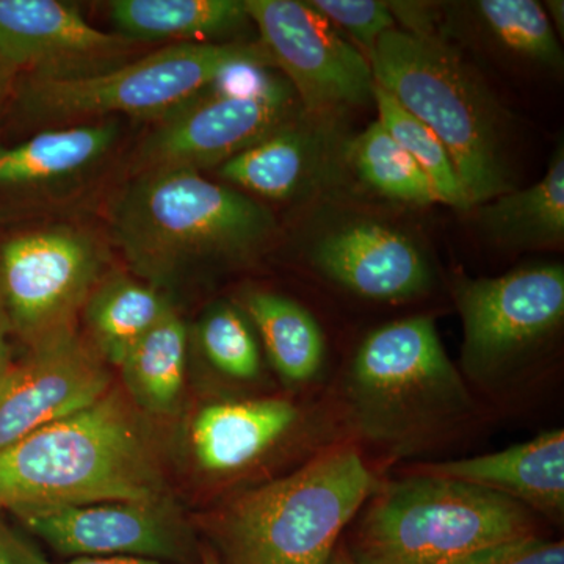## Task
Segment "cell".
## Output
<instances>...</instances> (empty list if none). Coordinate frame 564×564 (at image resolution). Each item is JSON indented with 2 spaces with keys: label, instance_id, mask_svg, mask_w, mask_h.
I'll list each match as a JSON object with an SVG mask.
<instances>
[{
  "label": "cell",
  "instance_id": "30",
  "mask_svg": "<svg viewBox=\"0 0 564 564\" xmlns=\"http://www.w3.org/2000/svg\"><path fill=\"white\" fill-rule=\"evenodd\" d=\"M456 564H564V544L527 534L475 552Z\"/></svg>",
  "mask_w": 564,
  "mask_h": 564
},
{
  "label": "cell",
  "instance_id": "33",
  "mask_svg": "<svg viewBox=\"0 0 564 564\" xmlns=\"http://www.w3.org/2000/svg\"><path fill=\"white\" fill-rule=\"evenodd\" d=\"M46 564H174L161 560L139 558V556H96V558H76L73 562Z\"/></svg>",
  "mask_w": 564,
  "mask_h": 564
},
{
  "label": "cell",
  "instance_id": "9",
  "mask_svg": "<svg viewBox=\"0 0 564 564\" xmlns=\"http://www.w3.org/2000/svg\"><path fill=\"white\" fill-rule=\"evenodd\" d=\"M291 85L270 79L252 90L210 87L154 122L129 158L128 180L144 173L198 172L226 161L293 118Z\"/></svg>",
  "mask_w": 564,
  "mask_h": 564
},
{
  "label": "cell",
  "instance_id": "10",
  "mask_svg": "<svg viewBox=\"0 0 564 564\" xmlns=\"http://www.w3.org/2000/svg\"><path fill=\"white\" fill-rule=\"evenodd\" d=\"M467 373L492 378L551 336L564 318L562 265H533L499 278H459Z\"/></svg>",
  "mask_w": 564,
  "mask_h": 564
},
{
  "label": "cell",
  "instance_id": "5",
  "mask_svg": "<svg viewBox=\"0 0 564 564\" xmlns=\"http://www.w3.org/2000/svg\"><path fill=\"white\" fill-rule=\"evenodd\" d=\"M369 63L375 84L443 141L470 207L513 191L499 106L458 51L436 35L392 29Z\"/></svg>",
  "mask_w": 564,
  "mask_h": 564
},
{
  "label": "cell",
  "instance_id": "8",
  "mask_svg": "<svg viewBox=\"0 0 564 564\" xmlns=\"http://www.w3.org/2000/svg\"><path fill=\"white\" fill-rule=\"evenodd\" d=\"M106 263L102 240L73 223L10 237L0 245V306L11 334L31 347L76 329Z\"/></svg>",
  "mask_w": 564,
  "mask_h": 564
},
{
  "label": "cell",
  "instance_id": "35",
  "mask_svg": "<svg viewBox=\"0 0 564 564\" xmlns=\"http://www.w3.org/2000/svg\"><path fill=\"white\" fill-rule=\"evenodd\" d=\"M14 77H17V73L0 58V95H9Z\"/></svg>",
  "mask_w": 564,
  "mask_h": 564
},
{
  "label": "cell",
  "instance_id": "24",
  "mask_svg": "<svg viewBox=\"0 0 564 564\" xmlns=\"http://www.w3.org/2000/svg\"><path fill=\"white\" fill-rule=\"evenodd\" d=\"M242 313L261 336L267 355L288 383L314 380L325 361V339L317 321L302 304L280 293L250 291Z\"/></svg>",
  "mask_w": 564,
  "mask_h": 564
},
{
  "label": "cell",
  "instance_id": "14",
  "mask_svg": "<svg viewBox=\"0 0 564 564\" xmlns=\"http://www.w3.org/2000/svg\"><path fill=\"white\" fill-rule=\"evenodd\" d=\"M109 367L77 329L31 345L0 384V451L110 391Z\"/></svg>",
  "mask_w": 564,
  "mask_h": 564
},
{
  "label": "cell",
  "instance_id": "38",
  "mask_svg": "<svg viewBox=\"0 0 564 564\" xmlns=\"http://www.w3.org/2000/svg\"><path fill=\"white\" fill-rule=\"evenodd\" d=\"M7 95H0V106H2L3 99H6Z\"/></svg>",
  "mask_w": 564,
  "mask_h": 564
},
{
  "label": "cell",
  "instance_id": "25",
  "mask_svg": "<svg viewBox=\"0 0 564 564\" xmlns=\"http://www.w3.org/2000/svg\"><path fill=\"white\" fill-rule=\"evenodd\" d=\"M350 158L361 180L386 198L417 206L441 203L433 182L380 121L356 137Z\"/></svg>",
  "mask_w": 564,
  "mask_h": 564
},
{
  "label": "cell",
  "instance_id": "7",
  "mask_svg": "<svg viewBox=\"0 0 564 564\" xmlns=\"http://www.w3.org/2000/svg\"><path fill=\"white\" fill-rule=\"evenodd\" d=\"M243 65L274 68L261 41L172 44L84 79H25L20 107L44 129L118 117L155 122L209 90L226 70Z\"/></svg>",
  "mask_w": 564,
  "mask_h": 564
},
{
  "label": "cell",
  "instance_id": "1",
  "mask_svg": "<svg viewBox=\"0 0 564 564\" xmlns=\"http://www.w3.org/2000/svg\"><path fill=\"white\" fill-rule=\"evenodd\" d=\"M107 218L133 276L162 292L196 270L256 258L276 229L258 199L182 170L129 177Z\"/></svg>",
  "mask_w": 564,
  "mask_h": 564
},
{
  "label": "cell",
  "instance_id": "19",
  "mask_svg": "<svg viewBox=\"0 0 564 564\" xmlns=\"http://www.w3.org/2000/svg\"><path fill=\"white\" fill-rule=\"evenodd\" d=\"M322 158L317 131L292 118L265 139L223 163L217 173L226 184L247 195L289 202L313 184Z\"/></svg>",
  "mask_w": 564,
  "mask_h": 564
},
{
  "label": "cell",
  "instance_id": "36",
  "mask_svg": "<svg viewBox=\"0 0 564 564\" xmlns=\"http://www.w3.org/2000/svg\"><path fill=\"white\" fill-rule=\"evenodd\" d=\"M332 564H355L348 555L347 549H336L332 560Z\"/></svg>",
  "mask_w": 564,
  "mask_h": 564
},
{
  "label": "cell",
  "instance_id": "26",
  "mask_svg": "<svg viewBox=\"0 0 564 564\" xmlns=\"http://www.w3.org/2000/svg\"><path fill=\"white\" fill-rule=\"evenodd\" d=\"M372 98L378 110V121L430 177L441 203L456 209H470L454 162L440 137L414 115L404 110L388 91L378 87L377 84H373Z\"/></svg>",
  "mask_w": 564,
  "mask_h": 564
},
{
  "label": "cell",
  "instance_id": "21",
  "mask_svg": "<svg viewBox=\"0 0 564 564\" xmlns=\"http://www.w3.org/2000/svg\"><path fill=\"white\" fill-rule=\"evenodd\" d=\"M170 306L154 285L126 273L106 274L82 310L85 339L107 366L120 367Z\"/></svg>",
  "mask_w": 564,
  "mask_h": 564
},
{
  "label": "cell",
  "instance_id": "34",
  "mask_svg": "<svg viewBox=\"0 0 564 564\" xmlns=\"http://www.w3.org/2000/svg\"><path fill=\"white\" fill-rule=\"evenodd\" d=\"M545 9L549 10V20H554L555 22V33H560V36H563L564 31V3L563 0H547L545 2Z\"/></svg>",
  "mask_w": 564,
  "mask_h": 564
},
{
  "label": "cell",
  "instance_id": "13",
  "mask_svg": "<svg viewBox=\"0 0 564 564\" xmlns=\"http://www.w3.org/2000/svg\"><path fill=\"white\" fill-rule=\"evenodd\" d=\"M139 44L93 28L61 0H0V58L25 79L96 76L132 61Z\"/></svg>",
  "mask_w": 564,
  "mask_h": 564
},
{
  "label": "cell",
  "instance_id": "11",
  "mask_svg": "<svg viewBox=\"0 0 564 564\" xmlns=\"http://www.w3.org/2000/svg\"><path fill=\"white\" fill-rule=\"evenodd\" d=\"M259 41L288 74L310 113L372 98L373 76L362 52L302 0H245Z\"/></svg>",
  "mask_w": 564,
  "mask_h": 564
},
{
  "label": "cell",
  "instance_id": "15",
  "mask_svg": "<svg viewBox=\"0 0 564 564\" xmlns=\"http://www.w3.org/2000/svg\"><path fill=\"white\" fill-rule=\"evenodd\" d=\"M313 261L329 280L375 302H406L432 284L417 247L378 223H351L326 234L314 247Z\"/></svg>",
  "mask_w": 564,
  "mask_h": 564
},
{
  "label": "cell",
  "instance_id": "18",
  "mask_svg": "<svg viewBox=\"0 0 564 564\" xmlns=\"http://www.w3.org/2000/svg\"><path fill=\"white\" fill-rule=\"evenodd\" d=\"M300 421L299 406L288 400H231L206 404L193 419V456L206 473H242L295 432Z\"/></svg>",
  "mask_w": 564,
  "mask_h": 564
},
{
  "label": "cell",
  "instance_id": "6",
  "mask_svg": "<svg viewBox=\"0 0 564 564\" xmlns=\"http://www.w3.org/2000/svg\"><path fill=\"white\" fill-rule=\"evenodd\" d=\"M533 533L524 505L462 481L410 474L377 492L347 552L355 564H456Z\"/></svg>",
  "mask_w": 564,
  "mask_h": 564
},
{
  "label": "cell",
  "instance_id": "22",
  "mask_svg": "<svg viewBox=\"0 0 564 564\" xmlns=\"http://www.w3.org/2000/svg\"><path fill=\"white\" fill-rule=\"evenodd\" d=\"M187 345V326L170 306L118 367L137 410L159 417L176 413L184 392Z\"/></svg>",
  "mask_w": 564,
  "mask_h": 564
},
{
  "label": "cell",
  "instance_id": "27",
  "mask_svg": "<svg viewBox=\"0 0 564 564\" xmlns=\"http://www.w3.org/2000/svg\"><path fill=\"white\" fill-rule=\"evenodd\" d=\"M478 20L505 50L538 65L562 68L563 52L547 13L534 0H480Z\"/></svg>",
  "mask_w": 564,
  "mask_h": 564
},
{
  "label": "cell",
  "instance_id": "17",
  "mask_svg": "<svg viewBox=\"0 0 564 564\" xmlns=\"http://www.w3.org/2000/svg\"><path fill=\"white\" fill-rule=\"evenodd\" d=\"M411 474L447 478L488 489L530 511L558 519L564 510V433L545 432L496 454L419 464Z\"/></svg>",
  "mask_w": 564,
  "mask_h": 564
},
{
  "label": "cell",
  "instance_id": "23",
  "mask_svg": "<svg viewBox=\"0 0 564 564\" xmlns=\"http://www.w3.org/2000/svg\"><path fill=\"white\" fill-rule=\"evenodd\" d=\"M484 232L505 247L538 248L564 239V152L552 155L547 173L532 187L497 196L478 212Z\"/></svg>",
  "mask_w": 564,
  "mask_h": 564
},
{
  "label": "cell",
  "instance_id": "29",
  "mask_svg": "<svg viewBox=\"0 0 564 564\" xmlns=\"http://www.w3.org/2000/svg\"><path fill=\"white\" fill-rule=\"evenodd\" d=\"M307 3L337 31L350 35L369 57L378 40L395 25L389 2L381 0H310Z\"/></svg>",
  "mask_w": 564,
  "mask_h": 564
},
{
  "label": "cell",
  "instance_id": "3",
  "mask_svg": "<svg viewBox=\"0 0 564 564\" xmlns=\"http://www.w3.org/2000/svg\"><path fill=\"white\" fill-rule=\"evenodd\" d=\"M373 489L355 447L328 448L212 514L214 554L221 564H332L340 534Z\"/></svg>",
  "mask_w": 564,
  "mask_h": 564
},
{
  "label": "cell",
  "instance_id": "37",
  "mask_svg": "<svg viewBox=\"0 0 564 564\" xmlns=\"http://www.w3.org/2000/svg\"><path fill=\"white\" fill-rule=\"evenodd\" d=\"M203 564H221L218 556L214 554L212 551H206L203 554Z\"/></svg>",
  "mask_w": 564,
  "mask_h": 564
},
{
  "label": "cell",
  "instance_id": "12",
  "mask_svg": "<svg viewBox=\"0 0 564 564\" xmlns=\"http://www.w3.org/2000/svg\"><path fill=\"white\" fill-rule=\"evenodd\" d=\"M11 513L65 556H139L177 563L192 551L191 532L170 497L22 508Z\"/></svg>",
  "mask_w": 564,
  "mask_h": 564
},
{
  "label": "cell",
  "instance_id": "32",
  "mask_svg": "<svg viewBox=\"0 0 564 564\" xmlns=\"http://www.w3.org/2000/svg\"><path fill=\"white\" fill-rule=\"evenodd\" d=\"M10 326L7 322L6 314H3L2 306H0V384L6 380L7 375L10 373L13 367V352H11L10 345Z\"/></svg>",
  "mask_w": 564,
  "mask_h": 564
},
{
  "label": "cell",
  "instance_id": "4",
  "mask_svg": "<svg viewBox=\"0 0 564 564\" xmlns=\"http://www.w3.org/2000/svg\"><path fill=\"white\" fill-rule=\"evenodd\" d=\"M344 399L356 432L400 455L443 440L474 411L433 318L423 315L388 323L364 339Z\"/></svg>",
  "mask_w": 564,
  "mask_h": 564
},
{
  "label": "cell",
  "instance_id": "16",
  "mask_svg": "<svg viewBox=\"0 0 564 564\" xmlns=\"http://www.w3.org/2000/svg\"><path fill=\"white\" fill-rule=\"evenodd\" d=\"M118 118L41 129L31 139L0 144V191L57 195L87 181L117 150Z\"/></svg>",
  "mask_w": 564,
  "mask_h": 564
},
{
  "label": "cell",
  "instance_id": "2",
  "mask_svg": "<svg viewBox=\"0 0 564 564\" xmlns=\"http://www.w3.org/2000/svg\"><path fill=\"white\" fill-rule=\"evenodd\" d=\"M133 408L110 389L91 406L0 451V508L169 497L151 434Z\"/></svg>",
  "mask_w": 564,
  "mask_h": 564
},
{
  "label": "cell",
  "instance_id": "31",
  "mask_svg": "<svg viewBox=\"0 0 564 564\" xmlns=\"http://www.w3.org/2000/svg\"><path fill=\"white\" fill-rule=\"evenodd\" d=\"M47 560L14 532L0 508V564H46Z\"/></svg>",
  "mask_w": 564,
  "mask_h": 564
},
{
  "label": "cell",
  "instance_id": "28",
  "mask_svg": "<svg viewBox=\"0 0 564 564\" xmlns=\"http://www.w3.org/2000/svg\"><path fill=\"white\" fill-rule=\"evenodd\" d=\"M198 340L207 361L234 380H252L261 372V352L251 323L239 307L217 303L198 325Z\"/></svg>",
  "mask_w": 564,
  "mask_h": 564
},
{
  "label": "cell",
  "instance_id": "20",
  "mask_svg": "<svg viewBox=\"0 0 564 564\" xmlns=\"http://www.w3.org/2000/svg\"><path fill=\"white\" fill-rule=\"evenodd\" d=\"M117 33L133 43H228L251 24L245 0H113Z\"/></svg>",
  "mask_w": 564,
  "mask_h": 564
}]
</instances>
